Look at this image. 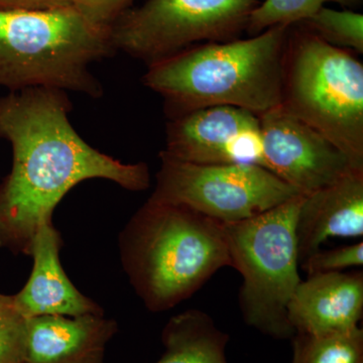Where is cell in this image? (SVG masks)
<instances>
[{
  "label": "cell",
  "instance_id": "obj_19",
  "mask_svg": "<svg viewBox=\"0 0 363 363\" xmlns=\"http://www.w3.org/2000/svg\"><path fill=\"white\" fill-rule=\"evenodd\" d=\"M363 241L354 245L317 250L310 255L301 266L309 276L321 272H342L350 267H362Z\"/></svg>",
  "mask_w": 363,
  "mask_h": 363
},
{
  "label": "cell",
  "instance_id": "obj_3",
  "mask_svg": "<svg viewBox=\"0 0 363 363\" xmlns=\"http://www.w3.org/2000/svg\"><path fill=\"white\" fill-rule=\"evenodd\" d=\"M119 247L131 286L152 312L168 311L231 267L223 223L183 205L147 200Z\"/></svg>",
  "mask_w": 363,
  "mask_h": 363
},
{
  "label": "cell",
  "instance_id": "obj_9",
  "mask_svg": "<svg viewBox=\"0 0 363 363\" xmlns=\"http://www.w3.org/2000/svg\"><path fill=\"white\" fill-rule=\"evenodd\" d=\"M166 149L180 161L200 164H257L262 154L259 116L234 106H212L171 118Z\"/></svg>",
  "mask_w": 363,
  "mask_h": 363
},
{
  "label": "cell",
  "instance_id": "obj_14",
  "mask_svg": "<svg viewBox=\"0 0 363 363\" xmlns=\"http://www.w3.org/2000/svg\"><path fill=\"white\" fill-rule=\"evenodd\" d=\"M116 331L104 315L28 318L25 363H104Z\"/></svg>",
  "mask_w": 363,
  "mask_h": 363
},
{
  "label": "cell",
  "instance_id": "obj_17",
  "mask_svg": "<svg viewBox=\"0 0 363 363\" xmlns=\"http://www.w3.org/2000/svg\"><path fill=\"white\" fill-rule=\"evenodd\" d=\"M327 2H335L352 11L362 6L363 0H264L250 13L245 32L253 37L272 26L302 23Z\"/></svg>",
  "mask_w": 363,
  "mask_h": 363
},
{
  "label": "cell",
  "instance_id": "obj_7",
  "mask_svg": "<svg viewBox=\"0 0 363 363\" xmlns=\"http://www.w3.org/2000/svg\"><path fill=\"white\" fill-rule=\"evenodd\" d=\"M259 2L147 0L112 23V45L149 66L196 45L240 39Z\"/></svg>",
  "mask_w": 363,
  "mask_h": 363
},
{
  "label": "cell",
  "instance_id": "obj_21",
  "mask_svg": "<svg viewBox=\"0 0 363 363\" xmlns=\"http://www.w3.org/2000/svg\"><path fill=\"white\" fill-rule=\"evenodd\" d=\"M133 0H74V7L95 25L111 28Z\"/></svg>",
  "mask_w": 363,
  "mask_h": 363
},
{
  "label": "cell",
  "instance_id": "obj_8",
  "mask_svg": "<svg viewBox=\"0 0 363 363\" xmlns=\"http://www.w3.org/2000/svg\"><path fill=\"white\" fill-rule=\"evenodd\" d=\"M160 159L150 199L183 205L220 223L252 218L302 195L257 164H192L164 152Z\"/></svg>",
  "mask_w": 363,
  "mask_h": 363
},
{
  "label": "cell",
  "instance_id": "obj_23",
  "mask_svg": "<svg viewBox=\"0 0 363 363\" xmlns=\"http://www.w3.org/2000/svg\"><path fill=\"white\" fill-rule=\"evenodd\" d=\"M13 296H6L2 295V294H0V311L13 307Z\"/></svg>",
  "mask_w": 363,
  "mask_h": 363
},
{
  "label": "cell",
  "instance_id": "obj_16",
  "mask_svg": "<svg viewBox=\"0 0 363 363\" xmlns=\"http://www.w3.org/2000/svg\"><path fill=\"white\" fill-rule=\"evenodd\" d=\"M291 363H363V330L296 333Z\"/></svg>",
  "mask_w": 363,
  "mask_h": 363
},
{
  "label": "cell",
  "instance_id": "obj_4",
  "mask_svg": "<svg viewBox=\"0 0 363 363\" xmlns=\"http://www.w3.org/2000/svg\"><path fill=\"white\" fill-rule=\"evenodd\" d=\"M114 51L111 28L76 7L0 9V86L13 92L52 88L100 97L104 89L91 64Z\"/></svg>",
  "mask_w": 363,
  "mask_h": 363
},
{
  "label": "cell",
  "instance_id": "obj_20",
  "mask_svg": "<svg viewBox=\"0 0 363 363\" xmlns=\"http://www.w3.org/2000/svg\"><path fill=\"white\" fill-rule=\"evenodd\" d=\"M26 318L13 307L0 311V363H25Z\"/></svg>",
  "mask_w": 363,
  "mask_h": 363
},
{
  "label": "cell",
  "instance_id": "obj_12",
  "mask_svg": "<svg viewBox=\"0 0 363 363\" xmlns=\"http://www.w3.org/2000/svg\"><path fill=\"white\" fill-rule=\"evenodd\" d=\"M363 315V272L311 274L301 281L288 305L296 333L323 334L359 327Z\"/></svg>",
  "mask_w": 363,
  "mask_h": 363
},
{
  "label": "cell",
  "instance_id": "obj_24",
  "mask_svg": "<svg viewBox=\"0 0 363 363\" xmlns=\"http://www.w3.org/2000/svg\"><path fill=\"white\" fill-rule=\"evenodd\" d=\"M0 245H1V241H0Z\"/></svg>",
  "mask_w": 363,
  "mask_h": 363
},
{
  "label": "cell",
  "instance_id": "obj_18",
  "mask_svg": "<svg viewBox=\"0 0 363 363\" xmlns=\"http://www.w3.org/2000/svg\"><path fill=\"white\" fill-rule=\"evenodd\" d=\"M310 32L335 47L363 54V16L351 9L335 11L322 7L302 21Z\"/></svg>",
  "mask_w": 363,
  "mask_h": 363
},
{
  "label": "cell",
  "instance_id": "obj_1",
  "mask_svg": "<svg viewBox=\"0 0 363 363\" xmlns=\"http://www.w3.org/2000/svg\"><path fill=\"white\" fill-rule=\"evenodd\" d=\"M66 91L30 88L0 99V135L13 169L0 187V241L30 255L35 231L79 183L104 179L126 190L150 187L145 162L125 164L95 150L72 126Z\"/></svg>",
  "mask_w": 363,
  "mask_h": 363
},
{
  "label": "cell",
  "instance_id": "obj_22",
  "mask_svg": "<svg viewBox=\"0 0 363 363\" xmlns=\"http://www.w3.org/2000/svg\"><path fill=\"white\" fill-rule=\"evenodd\" d=\"M74 6V0H0V9L44 11Z\"/></svg>",
  "mask_w": 363,
  "mask_h": 363
},
{
  "label": "cell",
  "instance_id": "obj_5",
  "mask_svg": "<svg viewBox=\"0 0 363 363\" xmlns=\"http://www.w3.org/2000/svg\"><path fill=\"white\" fill-rule=\"evenodd\" d=\"M281 106L330 140L363 169V65L350 50L290 26Z\"/></svg>",
  "mask_w": 363,
  "mask_h": 363
},
{
  "label": "cell",
  "instance_id": "obj_11",
  "mask_svg": "<svg viewBox=\"0 0 363 363\" xmlns=\"http://www.w3.org/2000/svg\"><path fill=\"white\" fill-rule=\"evenodd\" d=\"M61 235L52 222L40 225L33 238L30 279L13 296V308L21 317L104 315L101 308L72 284L60 262Z\"/></svg>",
  "mask_w": 363,
  "mask_h": 363
},
{
  "label": "cell",
  "instance_id": "obj_6",
  "mask_svg": "<svg viewBox=\"0 0 363 363\" xmlns=\"http://www.w3.org/2000/svg\"><path fill=\"white\" fill-rule=\"evenodd\" d=\"M304 195L223 224L231 267L242 276L238 304L247 326L279 340L295 335L288 305L301 283L296 224Z\"/></svg>",
  "mask_w": 363,
  "mask_h": 363
},
{
  "label": "cell",
  "instance_id": "obj_10",
  "mask_svg": "<svg viewBox=\"0 0 363 363\" xmlns=\"http://www.w3.org/2000/svg\"><path fill=\"white\" fill-rule=\"evenodd\" d=\"M259 119L267 169L300 194L316 192L355 169L330 140L281 105Z\"/></svg>",
  "mask_w": 363,
  "mask_h": 363
},
{
  "label": "cell",
  "instance_id": "obj_2",
  "mask_svg": "<svg viewBox=\"0 0 363 363\" xmlns=\"http://www.w3.org/2000/svg\"><path fill=\"white\" fill-rule=\"evenodd\" d=\"M290 26H272L247 40L196 45L147 66L143 84L164 98L169 119L212 106L262 116L281 104Z\"/></svg>",
  "mask_w": 363,
  "mask_h": 363
},
{
  "label": "cell",
  "instance_id": "obj_15",
  "mask_svg": "<svg viewBox=\"0 0 363 363\" xmlns=\"http://www.w3.org/2000/svg\"><path fill=\"white\" fill-rule=\"evenodd\" d=\"M162 341L164 351L155 363H228V334L201 310L172 317L162 330Z\"/></svg>",
  "mask_w": 363,
  "mask_h": 363
},
{
  "label": "cell",
  "instance_id": "obj_13",
  "mask_svg": "<svg viewBox=\"0 0 363 363\" xmlns=\"http://www.w3.org/2000/svg\"><path fill=\"white\" fill-rule=\"evenodd\" d=\"M296 235L300 264L329 238H362L363 169H350L335 183L304 195Z\"/></svg>",
  "mask_w": 363,
  "mask_h": 363
}]
</instances>
